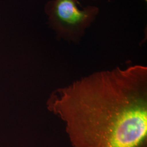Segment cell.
I'll use <instances>...</instances> for the list:
<instances>
[{
	"label": "cell",
	"mask_w": 147,
	"mask_h": 147,
	"mask_svg": "<svg viewBox=\"0 0 147 147\" xmlns=\"http://www.w3.org/2000/svg\"><path fill=\"white\" fill-rule=\"evenodd\" d=\"M47 107L74 147H147V68L90 75L55 90Z\"/></svg>",
	"instance_id": "cell-1"
},
{
	"label": "cell",
	"mask_w": 147,
	"mask_h": 147,
	"mask_svg": "<svg viewBox=\"0 0 147 147\" xmlns=\"http://www.w3.org/2000/svg\"><path fill=\"white\" fill-rule=\"evenodd\" d=\"M76 0H51L45 7L49 24L58 37L79 42L85 31L94 22L99 9L88 5L80 9Z\"/></svg>",
	"instance_id": "cell-2"
},
{
	"label": "cell",
	"mask_w": 147,
	"mask_h": 147,
	"mask_svg": "<svg viewBox=\"0 0 147 147\" xmlns=\"http://www.w3.org/2000/svg\"><path fill=\"white\" fill-rule=\"evenodd\" d=\"M146 1H147V0H146Z\"/></svg>",
	"instance_id": "cell-3"
},
{
	"label": "cell",
	"mask_w": 147,
	"mask_h": 147,
	"mask_svg": "<svg viewBox=\"0 0 147 147\" xmlns=\"http://www.w3.org/2000/svg\"><path fill=\"white\" fill-rule=\"evenodd\" d=\"M93 1H94V0H93Z\"/></svg>",
	"instance_id": "cell-4"
}]
</instances>
